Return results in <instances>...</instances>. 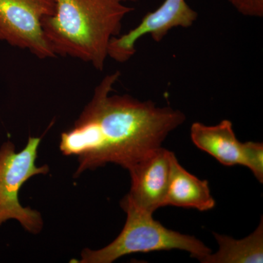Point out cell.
I'll return each mask as SVG.
<instances>
[{"instance_id":"cell-1","label":"cell","mask_w":263,"mask_h":263,"mask_svg":"<svg viewBox=\"0 0 263 263\" xmlns=\"http://www.w3.org/2000/svg\"><path fill=\"white\" fill-rule=\"evenodd\" d=\"M120 76L119 70L105 76L73 126L61 134L62 153L77 157L76 177L108 163L130 168L186 120L177 109L111 95Z\"/></svg>"},{"instance_id":"cell-6","label":"cell","mask_w":263,"mask_h":263,"mask_svg":"<svg viewBox=\"0 0 263 263\" xmlns=\"http://www.w3.org/2000/svg\"><path fill=\"white\" fill-rule=\"evenodd\" d=\"M175 158L174 152L159 147L133 164L128 169L131 188L127 198L152 214L164 207Z\"/></svg>"},{"instance_id":"cell-5","label":"cell","mask_w":263,"mask_h":263,"mask_svg":"<svg viewBox=\"0 0 263 263\" xmlns=\"http://www.w3.org/2000/svg\"><path fill=\"white\" fill-rule=\"evenodd\" d=\"M54 11L53 0H0V41L40 60L55 58L42 28L43 18Z\"/></svg>"},{"instance_id":"cell-3","label":"cell","mask_w":263,"mask_h":263,"mask_svg":"<svg viewBox=\"0 0 263 263\" xmlns=\"http://www.w3.org/2000/svg\"><path fill=\"white\" fill-rule=\"evenodd\" d=\"M120 204L127 213V220L120 234L103 249H84L79 262L111 263L128 254L172 249L186 251L197 260L212 253V250L195 237L164 228L154 219L153 214L137 207L127 196Z\"/></svg>"},{"instance_id":"cell-10","label":"cell","mask_w":263,"mask_h":263,"mask_svg":"<svg viewBox=\"0 0 263 263\" xmlns=\"http://www.w3.org/2000/svg\"><path fill=\"white\" fill-rule=\"evenodd\" d=\"M245 166L248 167L259 182L263 183V144L257 142L243 143Z\"/></svg>"},{"instance_id":"cell-4","label":"cell","mask_w":263,"mask_h":263,"mask_svg":"<svg viewBox=\"0 0 263 263\" xmlns=\"http://www.w3.org/2000/svg\"><path fill=\"white\" fill-rule=\"evenodd\" d=\"M41 140L29 137L27 146L18 153L10 141L5 142L0 148V226L6 221L15 219L32 234H37L43 229L41 213L22 206L18 199L21 188L29 179L49 172L47 164H36Z\"/></svg>"},{"instance_id":"cell-8","label":"cell","mask_w":263,"mask_h":263,"mask_svg":"<svg viewBox=\"0 0 263 263\" xmlns=\"http://www.w3.org/2000/svg\"><path fill=\"white\" fill-rule=\"evenodd\" d=\"M166 205L205 212L214 209L216 201L211 194L209 181L199 179L190 174L180 164L176 157L164 200V206Z\"/></svg>"},{"instance_id":"cell-9","label":"cell","mask_w":263,"mask_h":263,"mask_svg":"<svg viewBox=\"0 0 263 263\" xmlns=\"http://www.w3.org/2000/svg\"><path fill=\"white\" fill-rule=\"evenodd\" d=\"M219 245L216 253L200 259L202 263H262L263 262V220L257 229L241 240L214 233Z\"/></svg>"},{"instance_id":"cell-7","label":"cell","mask_w":263,"mask_h":263,"mask_svg":"<svg viewBox=\"0 0 263 263\" xmlns=\"http://www.w3.org/2000/svg\"><path fill=\"white\" fill-rule=\"evenodd\" d=\"M190 136L194 144L223 165L245 166L243 143L237 139L233 123L224 119L216 125L193 123Z\"/></svg>"},{"instance_id":"cell-2","label":"cell","mask_w":263,"mask_h":263,"mask_svg":"<svg viewBox=\"0 0 263 263\" xmlns=\"http://www.w3.org/2000/svg\"><path fill=\"white\" fill-rule=\"evenodd\" d=\"M55 11L42 20L45 37L56 56L70 57L103 71L110 40L136 0H53Z\"/></svg>"},{"instance_id":"cell-11","label":"cell","mask_w":263,"mask_h":263,"mask_svg":"<svg viewBox=\"0 0 263 263\" xmlns=\"http://www.w3.org/2000/svg\"><path fill=\"white\" fill-rule=\"evenodd\" d=\"M240 14L252 18H262L263 0H227Z\"/></svg>"}]
</instances>
